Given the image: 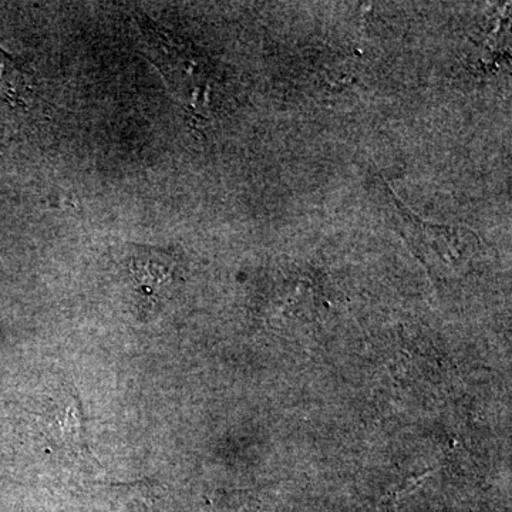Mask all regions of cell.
<instances>
[{
    "mask_svg": "<svg viewBox=\"0 0 512 512\" xmlns=\"http://www.w3.org/2000/svg\"><path fill=\"white\" fill-rule=\"evenodd\" d=\"M141 312L153 313L180 282V266L174 255L163 249L133 247L126 258Z\"/></svg>",
    "mask_w": 512,
    "mask_h": 512,
    "instance_id": "obj_1",
    "label": "cell"
},
{
    "mask_svg": "<svg viewBox=\"0 0 512 512\" xmlns=\"http://www.w3.org/2000/svg\"><path fill=\"white\" fill-rule=\"evenodd\" d=\"M55 406L52 412L46 413L47 417H53L55 433L70 450L86 453V429L79 400L73 394L67 393Z\"/></svg>",
    "mask_w": 512,
    "mask_h": 512,
    "instance_id": "obj_2",
    "label": "cell"
}]
</instances>
